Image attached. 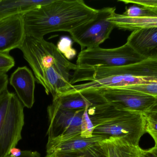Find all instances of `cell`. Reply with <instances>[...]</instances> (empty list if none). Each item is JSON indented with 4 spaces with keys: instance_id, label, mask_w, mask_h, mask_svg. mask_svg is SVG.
<instances>
[{
    "instance_id": "6da1fadb",
    "label": "cell",
    "mask_w": 157,
    "mask_h": 157,
    "mask_svg": "<svg viewBox=\"0 0 157 157\" xmlns=\"http://www.w3.org/2000/svg\"><path fill=\"white\" fill-rule=\"evenodd\" d=\"M19 49L47 95L51 94L54 99L70 91L73 86L70 72L78 66L67 59L54 43L26 36Z\"/></svg>"
},
{
    "instance_id": "7a4b0ae2",
    "label": "cell",
    "mask_w": 157,
    "mask_h": 157,
    "mask_svg": "<svg viewBox=\"0 0 157 157\" xmlns=\"http://www.w3.org/2000/svg\"><path fill=\"white\" fill-rule=\"evenodd\" d=\"M98 11L82 0H53L22 15L26 36L44 38L52 32L70 33L94 19Z\"/></svg>"
},
{
    "instance_id": "3957f363",
    "label": "cell",
    "mask_w": 157,
    "mask_h": 157,
    "mask_svg": "<svg viewBox=\"0 0 157 157\" xmlns=\"http://www.w3.org/2000/svg\"><path fill=\"white\" fill-rule=\"evenodd\" d=\"M94 125L92 135L104 140L121 138L130 143L139 146L146 133L144 114L114 108L109 103L87 109Z\"/></svg>"
},
{
    "instance_id": "277c9868",
    "label": "cell",
    "mask_w": 157,
    "mask_h": 157,
    "mask_svg": "<svg viewBox=\"0 0 157 157\" xmlns=\"http://www.w3.org/2000/svg\"><path fill=\"white\" fill-rule=\"evenodd\" d=\"M24 108L16 94L8 89L0 95V157L9 155L22 139Z\"/></svg>"
},
{
    "instance_id": "5b68a950",
    "label": "cell",
    "mask_w": 157,
    "mask_h": 157,
    "mask_svg": "<svg viewBox=\"0 0 157 157\" xmlns=\"http://www.w3.org/2000/svg\"><path fill=\"white\" fill-rule=\"evenodd\" d=\"M145 59L126 43L113 49L98 47L81 50L77 57L76 65L79 68L117 67L137 63Z\"/></svg>"
},
{
    "instance_id": "8992f818",
    "label": "cell",
    "mask_w": 157,
    "mask_h": 157,
    "mask_svg": "<svg viewBox=\"0 0 157 157\" xmlns=\"http://www.w3.org/2000/svg\"><path fill=\"white\" fill-rule=\"evenodd\" d=\"M115 7L98 9L97 16L70 32L72 39L79 44L82 50L100 47L109 38L114 25L109 18L115 13Z\"/></svg>"
},
{
    "instance_id": "52a82bcc",
    "label": "cell",
    "mask_w": 157,
    "mask_h": 157,
    "mask_svg": "<svg viewBox=\"0 0 157 157\" xmlns=\"http://www.w3.org/2000/svg\"><path fill=\"white\" fill-rule=\"evenodd\" d=\"M47 110L49 120L48 143H57L81 135L82 117L85 110L62 109L51 104Z\"/></svg>"
},
{
    "instance_id": "ba28073f",
    "label": "cell",
    "mask_w": 157,
    "mask_h": 157,
    "mask_svg": "<svg viewBox=\"0 0 157 157\" xmlns=\"http://www.w3.org/2000/svg\"><path fill=\"white\" fill-rule=\"evenodd\" d=\"M109 103L114 108L144 114L153 105L156 98L126 88L98 89Z\"/></svg>"
},
{
    "instance_id": "9c48e42d",
    "label": "cell",
    "mask_w": 157,
    "mask_h": 157,
    "mask_svg": "<svg viewBox=\"0 0 157 157\" xmlns=\"http://www.w3.org/2000/svg\"><path fill=\"white\" fill-rule=\"evenodd\" d=\"M106 100L98 89H86L62 95L52 100L53 106L71 111L89 109L107 104Z\"/></svg>"
},
{
    "instance_id": "30bf717a",
    "label": "cell",
    "mask_w": 157,
    "mask_h": 157,
    "mask_svg": "<svg viewBox=\"0 0 157 157\" xmlns=\"http://www.w3.org/2000/svg\"><path fill=\"white\" fill-rule=\"evenodd\" d=\"M22 14L4 18L0 20V52L9 53L19 49L25 37Z\"/></svg>"
},
{
    "instance_id": "8fae6325",
    "label": "cell",
    "mask_w": 157,
    "mask_h": 157,
    "mask_svg": "<svg viewBox=\"0 0 157 157\" xmlns=\"http://www.w3.org/2000/svg\"><path fill=\"white\" fill-rule=\"evenodd\" d=\"M36 78L26 66L19 67L11 75L9 82L24 107L30 109L35 103Z\"/></svg>"
},
{
    "instance_id": "7c38bea8",
    "label": "cell",
    "mask_w": 157,
    "mask_h": 157,
    "mask_svg": "<svg viewBox=\"0 0 157 157\" xmlns=\"http://www.w3.org/2000/svg\"><path fill=\"white\" fill-rule=\"evenodd\" d=\"M126 43L145 59H157V27L133 31Z\"/></svg>"
},
{
    "instance_id": "4fadbf2b",
    "label": "cell",
    "mask_w": 157,
    "mask_h": 157,
    "mask_svg": "<svg viewBox=\"0 0 157 157\" xmlns=\"http://www.w3.org/2000/svg\"><path fill=\"white\" fill-rule=\"evenodd\" d=\"M104 141L100 136L93 135L85 137L81 135L67 140L54 143H47V154L54 153H67L82 150Z\"/></svg>"
},
{
    "instance_id": "5bb4252c",
    "label": "cell",
    "mask_w": 157,
    "mask_h": 157,
    "mask_svg": "<svg viewBox=\"0 0 157 157\" xmlns=\"http://www.w3.org/2000/svg\"><path fill=\"white\" fill-rule=\"evenodd\" d=\"M53 0H0V17L24 14Z\"/></svg>"
},
{
    "instance_id": "9a60e30c",
    "label": "cell",
    "mask_w": 157,
    "mask_h": 157,
    "mask_svg": "<svg viewBox=\"0 0 157 157\" xmlns=\"http://www.w3.org/2000/svg\"><path fill=\"white\" fill-rule=\"evenodd\" d=\"M116 27L124 30H134L157 27L156 17H132L113 13L109 18Z\"/></svg>"
},
{
    "instance_id": "2e32d148",
    "label": "cell",
    "mask_w": 157,
    "mask_h": 157,
    "mask_svg": "<svg viewBox=\"0 0 157 157\" xmlns=\"http://www.w3.org/2000/svg\"><path fill=\"white\" fill-rule=\"evenodd\" d=\"M108 157H140L142 148L121 138H110L101 142Z\"/></svg>"
},
{
    "instance_id": "e0dca14e",
    "label": "cell",
    "mask_w": 157,
    "mask_h": 157,
    "mask_svg": "<svg viewBox=\"0 0 157 157\" xmlns=\"http://www.w3.org/2000/svg\"><path fill=\"white\" fill-rule=\"evenodd\" d=\"M45 157H108L101 142L82 150L67 153L47 154Z\"/></svg>"
},
{
    "instance_id": "ac0fdd59",
    "label": "cell",
    "mask_w": 157,
    "mask_h": 157,
    "mask_svg": "<svg viewBox=\"0 0 157 157\" xmlns=\"http://www.w3.org/2000/svg\"><path fill=\"white\" fill-rule=\"evenodd\" d=\"M123 14L132 17H156L157 8H151L144 6H132L126 8Z\"/></svg>"
},
{
    "instance_id": "d6986e66",
    "label": "cell",
    "mask_w": 157,
    "mask_h": 157,
    "mask_svg": "<svg viewBox=\"0 0 157 157\" xmlns=\"http://www.w3.org/2000/svg\"><path fill=\"white\" fill-rule=\"evenodd\" d=\"M93 130L94 125L89 116L87 109H86L82 117L81 135L85 137H91L93 136Z\"/></svg>"
},
{
    "instance_id": "ffe728a7",
    "label": "cell",
    "mask_w": 157,
    "mask_h": 157,
    "mask_svg": "<svg viewBox=\"0 0 157 157\" xmlns=\"http://www.w3.org/2000/svg\"><path fill=\"white\" fill-rule=\"evenodd\" d=\"M126 88L157 98V84H145L127 87Z\"/></svg>"
},
{
    "instance_id": "44dd1931",
    "label": "cell",
    "mask_w": 157,
    "mask_h": 157,
    "mask_svg": "<svg viewBox=\"0 0 157 157\" xmlns=\"http://www.w3.org/2000/svg\"><path fill=\"white\" fill-rule=\"evenodd\" d=\"M14 58L9 53L0 52V73H7L15 65Z\"/></svg>"
},
{
    "instance_id": "7402d4cb",
    "label": "cell",
    "mask_w": 157,
    "mask_h": 157,
    "mask_svg": "<svg viewBox=\"0 0 157 157\" xmlns=\"http://www.w3.org/2000/svg\"><path fill=\"white\" fill-rule=\"evenodd\" d=\"M145 119L146 133H147L152 136L155 141V146H157V121L148 119L145 117Z\"/></svg>"
},
{
    "instance_id": "603a6c76",
    "label": "cell",
    "mask_w": 157,
    "mask_h": 157,
    "mask_svg": "<svg viewBox=\"0 0 157 157\" xmlns=\"http://www.w3.org/2000/svg\"><path fill=\"white\" fill-rule=\"evenodd\" d=\"M124 3L134 4L141 6L157 8V0H119Z\"/></svg>"
},
{
    "instance_id": "cb8c5ba5",
    "label": "cell",
    "mask_w": 157,
    "mask_h": 157,
    "mask_svg": "<svg viewBox=\"0 0 157 157\" xmlns=\"http://www.w3.org/2000/svg\"><path fill=\"white\" fill-rule=\"evenodd\" d=\"M146 118L157 121V98L148 110L144 114Z\"/></svg>"
},
{
    "instance_id": "d4e9b609",
    "label": "cell",
    "mask_w": 157,
    "mask_h": 157,
    "mask_svg": "<svg viewBox=\"0 0 157 157\" xmlns=\"http://www.w3.org/2000/svg\"><path fill=\"white\" fill-rule=\"evenodd\" d=\"M8 76L5 73H0V95L7 89Z\"/></svg>"
},
{
    "instance_id": "484cf974",
    "label": "cell",
    "mask_w": 157,
    "mask_h": 157,
    "mask_svg": "<svg viewBox=\"0 0 157 157\" xmlns=\"http://www.w3.org/2000/svg\"><path fill=\"white\" fill-rule=\"evenodd\" d=\"M141 157H157V146H155L154 147L147 150L142 149Z\"/></svg>"
},
{
    "instance_id": "4316f807",
    "label": "cell",
    "mask_w": 157,
    "mask_h": 157,
    "mask_svg": "<svg viewBox=\"0 0 157 157\" xmlns=\"http://www.w3.org/2000/svg\"><path fill=\"white\" fill-rule=\"evenodd\" d=\"M5 157H11L10 155ZM19 157H40V155L37 151L31 150H23L21 155Z\"/></svg>"
},
{
    "instance_id": "83f0119b",
    "label": "cell",
    "mask_w": 157,
    "mask_h": 157,
    "mask_svg": "<svg viewBox=\"0 0 157 157\" xmlns=\"http://www.w3.org/2000/svg\"><path fill=\"white\" fill-rule=\"evenodd\" d=\"M22 151L16 147H13L10 150L9 155L11 157H19L21 155Z\"/></svg>"
},
{
    "instance_id": "f1b7e54d",
    "label": "cell",
    "mask_w": 157,
    "mask_h": 157,
    "mask_svg": "<svg viewBox=\"0 0 157 157\" xmlns=\"http://www.w3.org/2000/svg\"><path fill=\"white\" fill-rule=\"evenodd\" d=\"M3 18H4L0 17V20H1V19H2Z\"/></svg>"
},
{
    "instance_id": "f546056e",
    "label": "cell",
    "mask_w": 157,
    "mask_h": 157,
    "mask_svg": "<svg viewBox=\"0 0 157 157\" xmlns=\"http://www.w3.org/2000/svg\"><path fill=\"white\" fill-rule=\"evenodd\" d=\"M140 157H141V156H140Z\"/></svg>"
}]
</instances>
